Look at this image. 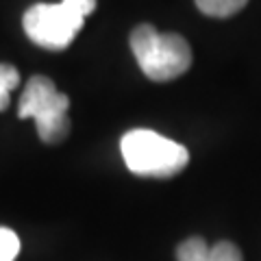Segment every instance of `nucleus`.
Returning <instances> with one entry per match:
<instances>
[{"label":"nucleus","mask_w":261,"mask_h":261,"mask_svg":"<svg viewBox=\"0 0 261 261\" xmlns=\"http://www.w3.org/2000/svg\"><path fill=\"white\" fill-rule=\"evenodd\" d=\"M96 9V0L37 3L24 11V33L33 44L46 50H63L81 33L85 18Z\"/></svg>","instance_id":"obj_1"},{"label":"nucleus","mask_w":261,"mask_h":261,"mask_svg":"<svg viewBox=\"0 0 261 261\" xmlns=\"http://www.w3.org/2000/svg\"><path fill=\"white\" fill-rule=\"evenodd\" d=\"M120 152L130 172L146 178H170L190 163L183 144L148 128H133L122 135Z\"/></svg>","instance_id":"obj_2"},{"label":"nucleus","mask_w":261,"mask_h":261,"mask_svg":"<svg viewBox=\"0 0 261 261\" xmlns=\"http://www.w3.org/2000/svg\"><path fill=\"white\" fill-rule=\"evenodd\" d=\"M130 50L140 70L157 83L178 79L192 65V48L187 39L178 33H159L150 24H140L133 29Z\"/></svg>","instance_id":"obj_3"},{"label":"nucleus","mask_w":261,"mask_h":261,"mask_svg":"<svg viewBox=\"0 0 261 261\" xmlns=\"http://www.w3.org/2000/svg\"><path fill=\"white\" fill-rule=\"evenodd\" d=\"M70 98L57 92L48 76H31L18 102V118H33L39 140L44 144H59L70 133L68 118Z\"/></svg>","instance_id":"obj_4"},{"label":"nucleus","mask_w":261,"mask_h":261,"mask_svg":"<svg viewBox=\"0 0 261 261\" xmlns=\"http://www.w3.org/2000/svg\"><path fill=\"white\" fill-rule=\"evenodd\" d=\"M248 5V0H196V7L209 18H231Z\"/></svg>","instance_id":"obj_5"},{"label":"nucleus","mask_w":261,"mask_h":261,"mask_svg":"<svg viewBox=\"0 0 261 261\" xmlns=\"http://www.w3.org/2000/svg\"><path fill=\"white\" fill-rule=\"evenodd\" d=\"M211 246L202 238H190L178 244L176 261H207Z\"/></svg>","instance_id":"obj_6"},{"label":"nucleus","mask_w":261,"mask_h":261,"mask_svg":"<svg viewBox=\"0 0 261 261\" xmlns=\"http://www.w3.org/2000/svg\"><path fill=\"white\" fill-rule=\"evenodd\" d=\"M20 85V72L9 63H0V111L9 107V94Z\"/></svg>","instance_id":"obj_7"},{"label":"nucleus","mask_w":261,"mask_h":261,"mask_svg":"<svg viewBox=\"0 0 261 261\" xmlns=\"http://www.w3.org/2000/svg\"><path fill=\"white\" fill-rule=\"evenodd\" d=\"M20 252V238L15 231L0 226V261H15Z\"/></svg>","instance_id":"obj_8"},{"label":"nucleus","mask_w":261,"mask_h":261,"mask_svg":"<svg viewBox=\"0 0 261 261\" xmlns=\"http://www.w3.org/2000/svg\"><path fill=\"white\" fill-rule=\"evenodd\" d=\"M207 261H244V257L233 242H218L211 246Z\"/></svg>","instance_id":"obj_9"}]
</instances>
